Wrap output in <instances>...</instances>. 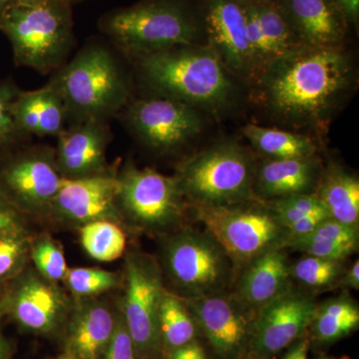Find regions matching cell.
Wrapping results in <instances>:
<instances>
[{
    "mask_svg": "<svg viewBox=\"0 0 359 359\" xmlns=\"http://www.w3.org/2000/svg\"><path fill=\"white\" fill-rule=\"evenodd\" d=\"M355 73L346 46L304 47L271 62L250 87L273 121L323 131L355 87Z\"/></svg>",
    "mask_w": 359,
    "mask_h": 359,
    "instance_id": "1",
    "label": "cell"
},
{
    "mask_svg": "<svg viewBox=\"0 0 359 359\" xmlns=\"http://www.w3.org/2000/svg\"><path fill=\"white\" fill-rule=\"evenodd\" d=\"M142 81L155 95L221 114L238 98V80L207 43L181 45L135 59Z\"/></svg>",
    "mask_w": 359,
    "mask_h": 359,
    "instance_id": "2",
    "label": "cell"
},
{
    "mask_svg": "<svg viewBox=\"0 0 359 359\" xmlns=\"http://www.w3.org/2000/svg\"><path fill=\"white\" fill-rule=\"evenodd\" d=\"M99 28L132 60L181 45L204 43L196 4L190 0H141L104 14Z\"/></svg>",
    "mask_w": 359,
    "mask_h": 359,
    "instance_id": "3",
    "label": "cell"
},
{
    "mask_svg": "<svg viewBox=\"0 0 359 359\" xmlns=\"http://www.w3.org/2000/svg\"><path fill=\"white\" fill-rule=\"evenodd\" d=\"M65 105L72 124L107 122L130 100V82L114 53L90 43L65 63L49 81Z\"/></svg>",
    "mask_w": 359,
    "mask_h": 359,
    "instance_id": "4",
    "label": "cell"
},
{
    "mask_svg": "<svg viewBox=\"0 0 359 359\" xmlns=\"http://www.w3.org/2000/svg\"><path fill=\"white\" fill-rule=\"evenodd\" d=\"M0 30L13 45L16 65L47 74L58 70L74 46L72 4L29 0L0 13Z\"/></svg>",
    "mask_w": 359,
    "mask_h": 359,
    "instance_id": "5",
    "label": "cell"
},
{
    "mask_svg": "<svg viewBox=\"0 0 359 359\" xmlns=\"http://www.w3.org/2000/svg\"><path fill=\"white\" fill-rule=\"evenodd\" d=\"M257 161L233 140L217 142L186 160L175 175L187 204L221 207L257 200L254 193Z\"/></svg>",
    "mask_w": 359,
    "mask_h": 359,
    "instance_id": "6",
    "label": "cell"
},
{
    "mask_svg": "<svg viewBox=\"0 0 359 359\" xmlns=\"http://www.w3.org/2000/svg\"><path fill=\"white\" fill-rule=\"evenodd\" d=\"M162 273L182 299L228 292L237 266L207 231L181 229L166 238Z\"/></svg>",
    "mask_w": 359,
    "mask_h": 359,
    "instance_id": "7",
    "label": "cell"
},
{
    "mask_svg": "<svg viewBox=\"0 0 359 359\" xmlns=\"http://www.w3.org/2000/svg\"><path fill=\"white\" fill-rule=\"evenodd\" d=\"M195 216L236 266H243L276 248L285 249L287 231L264 201L195 208Z\"/></svg>",
    "mask_w": 359,
    "mask_h": 359,
    "instance_id": "8",
    "label": "cell"
},
{
    "mask_svg": "<svg viewBox=\"0 0 359 359\" xmlns=\"http://www.w3.org/2000/svg\"><path fill=\"white\" fill-rule=\"evenodd\" d=\"M117 205L123 219L147 233L173 230L185 217L187 202L175 176L132 164L118 175Z\"/></svg>",
    "mask_w": 359,
    "mask_h": 359,
    "instance_id": "9",
    "label": "cell"
},
{
    "mask_svg": "<svg viewBox=\"0 0 359 359\" xmlns=\"http://www.w3.org/2000/svg\"><path fill=\"white\" fill-rule=\"evenodd\" d=\"M164 290L162 271L154 257L129 254L121 313L137 356L142 359H157L162 353L159 311Z\"/></svg>",
    "mask_w": 359,
    "mask_h": 359,
    "instance_id": "10",
    "label": "cell"
},
{
    "mask_svg": "<svg viewBox=\"0 0 359 359\" xmlns=\"http://www.w3.org/2000/svg\"><path fill=\"white\" fill-rule=\"evenodd\" d=\"M119 114L145 147L162 154L187 145L205 126L201 111L157 95L129 100Z\"/></svg>",
    "mask_w": 359,
    "mask_h": 359,
    "instance_id": "11",
    "label": "cell"
},
{
    "mask_svg": "<svg viewBox=\"0 0 359 359\" xmlns=\"http://www.w3.org/2000/svg\"><path fill=\"white\" fill-rule=\"evenodd\" d=\"M205 43L238 82L252 85L255 68L248 37L244 0H197Z\"/></svg>",
    "mask_w": 359,
    "mask_h": 359,
    "instance_id": "12",
    "label": "cell"
},
{
    "mask_svg": "<svg viewBox=\"0 0 359 359\" xmlns=\"http://www.w3.org/2000/svg\"><path fill=\"white\" fill-rule=\"evenodd\" d=\"M62 181L52 148L30 149L0 167V195L20 211H47Z\"/></svg>",
    "mask_w": 359,
    "mask_h": 359,
    "instance_id": "13",
    "label": "cell"
},
{
    "mask_svg": "<svg viewBox=\"0 0 359 359\" xmlns=\"http://www.w3.org/2000/svg\"><path fill=\"white\" fill-rule=\"evenodd\" d=\"M316 306L309 292L292 287L259 309L250 323L252 353L266 358L292 346L309 327Z\"/></svg>",
    "mask_w": 359,
    "mask_h": 359,
    "instance_id": "14",
    "label": "cell"
},
{
    "mask_svg": "<svg viewBox=\"0 0 359 359\" xmlns=\"http://www.w3.org/2000/svg\"><path fill=\"white\" fill-rule=\"evenodd\" d=\"M69 304L56 283L32 271H22L4 292L2 311L21 327L37 334L53 332L65 320Z\"/></svg>",
    "mask_w": 359,
    "mask_h": 359,
    "instance_id": "15",
    "label": "cell"
},
{
    "mask_svg": "<svg viewBox=\"0 0 359 359\" xmlns=\"http://www.w3.org/2000/svg\"><path fill=\"white\" fill-rule=\"evenodd\" d=\"M215 353L237 358L249 346L252 316L226 292L183 299Z\"/></svg>",
    "mask_w": 359,
    "mask_h": 359,
    "instance_id": "16",
    "label": "cell"
},
{
    "mask_svg": "<svg viewBox=\"0 0 359 359\" xmlns=\"http://www.w3.org/2000/svg\"><path fill=\"white\" fill-rule=\"evenodd\" d=\"M117 193V175L107 172L82 178H63L47 211L81 226L102 219L121 223Z\"/></svg>",
    "mask_w": 359,
    "mask_h": 359,
    "instance_id": "17",
    "label": "cell"
},
{
    "mask_svg": "<svg viewBox=\"0 0 359 359\" xmlns=\"http://www.w3.org/2000/svg\"><path fill=\"white\" fill-rule=\"evenodd\" d=\"M107 122L72 124L57 136L54 150L59 173L65 179L82 178L106 172V152L110 142Z\"/></svg>",
    "mask_w": 359,
    "mask_h": 359,
    "instance_id": "18",
    "label": "cell"
},
{
    "mask_svg": "<svg viewBox=\"0 0 359 359\" xmlns=\"http://www.w3.org/2000/svg\"><path fill=\"white\" fill-rule=\"evenodd\" d=\"M302 47L346 46L351 25L332 0H276Z\"/></svg>",
    "mask_w": 359,
    "mask_h": 359,
    "instance_id": "19",
    "label": "cell"
},
{
    "mask_svg": "<svg viewBox=\"0 0 359 359\" xmlns=\"http://www.w3.org/2000/svg\"><path fill=\"white\" fill-rule=\"evenodd\" d=\"M242 269L231 295L252 316L292 287L290 264L282 248L264 252Z\"/></svg>",
    "mask_w": 359,
    "mask_h": 359,
    "instance_id": "20",
    "label": "cell"
},
{
    "mask_svg": "<svg viewBox=\"0 0 359 359\" xmlns=\"http://www.w3.org/2000/svg\"><path fill=\"white\" fill-rule=\"evenodd\" d=\"M323 165L318 156L302 159H268L257 162L254 193L257 200L314 194Z\"/></svg>",
    "mask_w": 359,
    "mask_h": 359,
    "instance_id": "21",
    "label": "cell"
},
{
    "mask_svg": "<svg viewBox=\"0 0 359 359\" xmlns=\"http://www.w3.org/2000/svg\"><path fill=\"white\" fill-rule=\"evenodd\" d=\"M117 316L103 302L86 301L72 314L68 327V356L103 359L114 334Z\"/></svg>",
    "mask_w": 359,
    "mask_h": 359,
    "instance_id": "22",
    "label": "cell"
},
{
    "mask_svg": "<svg viewBox=\"0 0 359 359\" xmlns=\"http://www.w3.org/2000/svg\"><path fill=\"white\" fill-rule=\"evenodd\" d=\"M314 194L330 219L358 229L359 180L355 174L340 165H328L323 168Z\"/></svg>",
    "mask_w": 359,
    "mask_h": 359,
    "instance_id": "23",
    "label": "cell"
},
{
    "mask_svg": "<svg viewBox=\"0 0 359 359\" xmlns=\"http://www.w3.org/2000/svg\"><path fill=\"white\" fill-rule=\"evenodd\" d=\"M358 229L327 219L306 237L287 241L285 249L299 250L306 256L346 261L358 249Z\"/></svg>",
    "mask_w": 359,
    "mask_h": 359,
    "instance_id": "24",
    "label": "cell"
},
{
    "mask_svg": "<svg viewBox=\"0 0 359 359\" xmlns=\"http://www.w3.org/2000/svg\"><path fill=\"white\" fill-rule=\"evenodd\" d=\"M242 133L254 150L268 159H302L318 153L313 137L299 132L247 124Z\"/></svg>",
    "mask_w": 359,
    "mask_h": 359,
    "instance_id": "25",
    "label": "cell"
},
{
    "mask_svg": "<svg viewBox=\"0 0 359 359\" xmlns=\"http://www.w3.org/2000/svg\"><path fill=\"white\" fill-rule=\"evenodd\" d=\"M359 327L358 302L342 294L316 306L309 327L314 339L332 344L353 334Z\"/></svg>",
    "mask_w": 359,
    "mask_h": 359,
    "instance_id": "26",
    "label": "cell"
},
{
    "mask_svg": "<svg viewBox=\"0 0 359 359\" xmlns=\"http://www.w3.org/2000/svg\"><path fill=\"white\" fill-rule=\"evenodd\" d=\"M161 348L168 353L196 340L198 325L185 301L165 289L159 311Z\"/></svg>",
    "mask_w": 359,
    "mask_h": 359,
    "instance_id": "27",
    "label": "cell"
},
{
    "mask_svg": "<svg viewBox=\"0 0 359 359\" xmlns=\"http://www.w3.org/2000/svg\"><path fill=\"white\" fill-rule=\"evenodd\" d=\"M263 32L271 63L304 48L276 0H250Z\"/></svg>",
    "mask_w": 359,
    "mask_h": 359,
    "instance_id": "28",
    "label": "cell"
},
{
    "mask_svg": "<svg viewBox=\"0 0 359 359\" xmlns=\"http://www.w3.org/2000/svg\"><path fill=\"white\" fill-rule=\"evenodd\" d=\"M80 241L85 252L99 262H113L126 250V236L118 223L95 221L80 229Z\"/></svg>",
    "mask_w": 359,
    "mask_h": 359,
    "instance_id": "29",
    "label": "cell"
},
{
    "mask_svg": "<svg viewBox=\"0 0 359 359\" xmlns=\"http://www.w3.org/2000/svg\"><path fill=\"white\" fill-rule=\"evenodd\" d=\"M344 262L306 255L290 264V275L309 292H327L339 287L340 278L346 271Z\"/></svg>",
    "mask_w": 359,
    "mask_h": 359,
    "instance_id": "30",
    "label": "cell"
},
{
    "mask_svg": "<svg viewBox=\"0 0 359 359\" xmlns=\"http://www.w3.org/2000/svg\"><path fill=\"white\" fill-rule=\"evenodd\" d=\"M32 243L23 226L0 233V283L13 280L25 269Z\"/></svg>",
    "mask_w": 359,
    "mask_h": 359,
    "instance_id": "31",
    "label": "cell"
},
{
    "mask_svg": "<svg viewBox=\"0 0 359 359\" xmlns=\"http://www.w3.org/2000/svg\"><path fill=\"white\" fill-rule=\"evenodd\" d=\"M35 268L40 276L52 283L65 280L68 273L67 264L63 252L62 247L49 236L39 238L32 243L30 249Z\"/></svg>",
    "mask_w": 359,
    "mask_h": 359,
    "instance_id": "32",
    "label": "cell"
},
{
    "mask_svg": "<svg viewBox=\"0 0 359 359\" xmlns=\"http://www.w3.org/2000/svg\"><path fill=\"white\" fill-rule=\"evenodd\" d=\"M65 282L73 294L81 297H91L115 289L119 278L112 271L98 268L68 269Z\"/></svg>",
    "mask_w": 359,
    "mask_h": 359,
    "instance_id": "33",
    "label": "cell"
},
{
    "mask_svg": "<svg viewBox=\"0 0 359 359\" xmlns=\"http://www.w3.org/2000/svg\"><path fill=\"white\" fill-rule=\"evenodd\" d=\"M39 99V136L57 137L65 129L67 120L65 105L57 92L47 83L37 89Z\"/></svg>",
    "mask_w": 359,
    "mask_h": 359,
    "instance_id": "34",
    "label": "cell"
},
{
    "mask_svg": "<svg viewBox=\"0 0 359 359\" xmlns=\"http://www.w3.org/2000/svg\"><path fill=\"white\" fill-rule=\"evenodd\" d=\"M266 203L285 229L323 205L316 194L287 196Z\"/></svg>",
    "mask_w": 359,
    "mask_h": 359,
    "instance_id": "35",
    "label": "cell"
},
{
    "mask_svg": "<svg viewBox=\"0 0 359 359\" xmlns=\"http://www.w3.org/2000/svg\"><path fill=\"white\" fill-rule=\"evenodd\" d=\"M20 89L11 80L0 81V149L20 138L21 134L14 124L11 105Z\"/></svg>",
    "mask_w": 359,
    "mask_h": 359,
    "instance_id": "36",
    "label": "cell"
},
{
    "mask_svg": "<svg viewBox=\"0 0 359 359\" xmlns=\"http://www.w3.org/2000/svg\"><path fill=\"white\" fill-rule=\"evenodd\" d=\"M134 344L130 337L122 313L117 314L114 334L103 359H136Z\"/></svg>",
    "mask_w": 359,
    "mask_h": 359,
    "instance_id": "37",
    "label": "cell"
},
{
    "mask_svg": "<svg viewBox=\"0 0 359 359\" xmlns=\"http://www.w3.org/2000/svg\"><path fill=\"white\" fill-rule=\"evenodd\" d=\"M330 218V217L327 210H325L323 205H321L318 209L309 212V214L299 219V221L294 222V224H290L289 226L285 228L287 241L306 237V236L316 231L323 222L327 221V219ZM285 244H287V243H285Z\"/></svg>",
    "mask_w": 359,
    "mask_h": 359,
    "instance_id": "38",
    "label": "cell"
},
{
    "mask_svg": "<svg viewBox=\"0 0 359 359\" xmlns=\"http://www.w3.org/2000/svg\"><path fill=\"white\" fill-rule=\"evenodd\" d=\"M20 212L0 195V233L22 226Z\"/></svg>",
    "mask_w": 359,
    "mask_h": 359,
    "instance_id": "39",
    "label": "cell"
},
{
    "mask_svg": "<svg viewBox=\"0 0 359 359\" xmlns=\"http://www.w3.org/2000/svg\"><path fill=\"white\" fill-rule=\"evenodd\" d=\"M168 359H208L204 348L201 346L197 339L191 344L176 349L173 353L168 355Z\"/></svg>",
    "mask_w": 359,
    "mask_h": 359,
    "instance_id": "40",
    "label": "cell"
},
{
    "mask_svg": "<svg viewBox=\"0 0 359 359\" xmlns=\"http://www.w3.org/2000/svg\"><path fill=\"white\" fill-rule=\"evenodd\" d=\"M349 25L358 26L359 21V0H332Z\"/></svg>",
    "mask_w": 359,
    "mask_h": 359,
    "instance_id": "41",
    "label": "cell"
},
{
    "mask_svg": "<svg viewBox=\"0 0 359 359\" xmlns=\"http://www.w3.org/2000/svg\"><path fill=\"white\" fill-rule=\"evenodd\" d=\"M339 287L346 290H358L359 289V262L356 259L353 266L344 271V276L340 278Z\"/></svg>",
    "mask_w": 359,
    "mask_h": 359,
    "instance_id": "42",
    "label": "cell"
},
{
    "mask_svg": "<svg viewBox=\"0 0 359 359\" xmlns=\"http://www.w3.org/2000/svg\"><path fill=\"white\" fill-rule=\"evenodd\" d=\"M289 347V351H287L282 359H309V344L308 340L299 339Z\"/></svg>",
    "mask_w": 359,
    "mask_h": 359,
    "instance_id": "43",
    "label": "cell"
},
{
    "mask_svg": "<svg viewBox=\"0 0 359 359\" xmlns=\"http://www.w3.org/2000/svg\"><path fill=\"white\" fill-rule=\"evenodd\" d=\"M29 1V0H0V13L9 7L18 6V4H23V2Z\"/></svg>",
    "mask_w": 359,
    "mask_h": 359,
    "instance_id": "44",
    "label": "cell"
},
{
    "mask_svg": "<svg viewBox=\"0 0 359 359\" xmlns=\"http://www.w3.org/2000/svg\"><path fill=\"white\" fill-rule=\"evenodd\" d=\"M7 344L6 339H4V334H2L1 330H0V359L7 358Z\"/></svg>",
    "mask_w": 359,
    "mask_h": 359,
    "instance_id": "45",
    "label": "cell"
},
{
    "mask_svg": "<svg viewBox=\"0 0 359 359\" xmlns=\"http://www.w3.org/2000/svg\"><path fill=\"white\" fill-rule=\"evenodd\" d=\"M2 299H4V292H0V313H4V311H2Z\"/></svg>",
    "mask_w": 359,
    "mask_h": 359,
    "instance_id": "46",
    "label": "cell"
},
{
    "mask_svg": "<svg viewBox=\"0 0 359 359\" xmlns=\"http://www.w3.org/2000/svg\"><path fill=\"white\" fill-rule=\"evenodd\" d=\"M320 359H351V358H349L348 356H342V358H320Z\"/></svg>",
    "mask_w": 359,
    "mask_h": 359,
    "instance_id": "47",
    "label": "cell"
},
{
    "mask_svg": "<svg viewBox=\"0 0 359 359\" xmlns=\"http://www.w3.org/2000/svg\"><path fill=\"white\" fill-rule=\"evenodd\" d=\"M68 1H70L71 4H75V2H80V1H83V0H68Z\"/></svg>",
    "mask_w": 359,
    "mask_h": 359,
    "instance_id": "48",
    "label": "cell"
},
{
    "mask_svg": "<svg viewBox=\"0 0 359 359\" xmlns=\"http://www.w3.org/2000/svg\"><path fill=\"white\" fill-rule=\"evenodd\" d=\"M250 359H266V358H261V356H255V358H250Z\"/></svg>",
    "mask_w": 359,
    "mask_h": 359,
    "instance_id": "49",
    "label": "cell"
},
{
    "mask_svg": "<svg viewBox=\"0 0 359 359\" xmlns=\"http://www.w3.org/2000/svg\"><path fill=\"white\" fill-rule=\"evenodd\" d=\"M58 359H73V358H71L70 356H63V358H60Z\"/></svg>",
    "mask_w": 359,
    "mask_h": 359,
    "instance_id": "50",
    "label": "cell"
}]
</instances>
